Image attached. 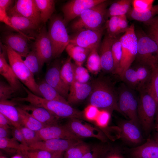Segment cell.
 <instances>
[{"label":"cell","instance_id":"obj_21","mask_svg":"<svg viewBox=\"0 0 158 158\" xmlns=\"http://www.w3.org/2000/svg\"><path fill=\"white\" fill-rule=\"evenodd\" d=\"M121 136L125 141L134 144H138L142 140V137L138 126L131 121L121 122L119 126Z\"/></svg>","mask_w":158,"mask_h":158},{"label":"cell","instance_id":"obj_6","mask_svg":"<svg viewBox=\"0 0 158 158\" xmlns=\"http://www.w3.org/2000/svg\"><path fill=\"white\" fill-rule=\"evenodd\" d=\"M122 55L117 75L120 78L131 66L135 61L137 54V40L133 24L121 36Z\"/></svg>","mask_w":158,"mask_h":158},{"label":"cell","instance_id":"obj_51","mask_svg":"<svg viewBox=\"0 0 158 158\" xmlns=\"http://www.w3.org/2000/svg\"><path fill=\"white\" fill-rule=\"evenodd\" d=\"M15 2L12 0H0V7L7 12L13 6Z\"/></svg>","mask_w":158,"mask_h":158},{"label":"cell","instance_id":"obj_38","mask_svg":"<svg viewBox=\"0 0 158 158\" xmlns=\"http://www.w3.org/2000/svg\"><path fill=\"white\" fill-rule=\"evenodd\" d=\"M106 34L110 37L115 38L121 34L119 22V16H114L107 20L105 24Z\"/></svg>","mask_w":158,"mask_h":158},{"label":"cell","instance_id":"obj_19","mask_svg":"<svg viewBox=\"0 0 158 158\" xmlns=\"http://www.w3.org/2000/svg\"><path fill=\"white\" fill-rule=\"evenodd\" d=\"M92 90V84L75 81L70 86L67 101L69 104L78 103L89 97Z\"/></svg>","mask_w":158,"mask_h":158},{"label":"cell","instance_id":"obj_1","mask_svg":"<svg viewBox=\"0 0 158 158\" xmlns=\"http://www.w3.org/2000/svg\"><path fill=\"white\" fill-rule=\"evenodd\" d=\"M92 90L89 97L90 104L109 113L113 110L120 112L117 90L110 81L99 78L92 84Z\"/></svg>","mask_w":158,"mask_h":158},{"label":"cell","instance_id":"obj_10","mask_svg":"<svg viewBox=\"0 0 158 158\" xmlns=\"http://www.w3.org/2000/svg\"><path fill=\"white\" fill-rule=\"evenodd\" d=\"M35 38L32 50L36 54L43 66L53 58L51 42L45 26L41 28Z\"/></svg>","mask_w":158,"mask_h":158},{"label":"cell","instance_id":"obj_52","mask_svg":"<svg viewBox=\"0 0 158 158\" xmlns=\"http://www.w3.org/2000/svg\"><path fill=\"white\" fill-rule=\"evenodd\" d=\"M10 126H12L10 121L4 115L0 113V127L8 128H11Z\"/></svg>","mask_w":158,"mask_h":158},{"label":"cell","instance_id":"obj_50","mask_svg":"<svg viewBox=\"0 0 158 158\" xmlns=\"http://www.w3.org/2000/svg\"><path fill=\"white\" fill-rule=\"evenodd\" d=\"M104 150V147L103 146H98L86 153L81 158H97Z\"/></svg>","mask_w":158,"mask_h":158},{"label":"cell","instance_id":"obj_42","mask_svg":"<svg viewBox=\"0 0 158 158\" xmlns=\"http://www.w3.org/2000/svg\"><path fill=\"white\" fill-rule=\"evenodd\" d=\"M75 81L82 83H88L90 76L87 69L82 65L73 63Z\"/></svg>","mask_w":158,"mask_h":158},{"label":"cell","instance_id":"obj_41","mask_svg":"<svg viewBox=\"0 0 158 158\" xmlns=\"http://www.w3.org/2000/svg\"><path fill=\"white\" fill-rule=\"evenodd\" d=\"M28 147L22 145L13 138H0V148L1 150H13L20 152Z\"/></svg>","mask_w":158,"mask_h":158},{"label":"cell","instance_id":"obj_33","mask_svg":"<svg viewBox=\"0 0 158 158\" xmlns=\"http://www.w3.org/2000/svg\"><path fill=\"white\" fill-rule=\"evenodd\" d=\"M71 59L70 57L67 58L63 62L60 71L62 79L69 86L75 81L73 63H72Z\"/></svg>","mask_w":158,"mask_h":158},{"label":"cell","instance_id":"obj_4","mask_svg":"<svg viewBox=\"0 0 158 158\" xmlns=\"http://www.w3.org/2000/svg\"><path fill=\"white\" fill-rule=\"evenodd\" d=\"M66 26L63 17L60 15H53L49 19L47 32L51 44L53 58L59 57L70 43V36Z\"/></svg>","mask_w":158,"mask_h":158},{"label":"cell","instance_id":"obj_43","mask_svg":"<svg viewBox=\"0 0 158 158\" xmlns=\"http://www.w3.org/2000/svg\"><path fill=\"white\" fill-rule=\"evenodd\" d=\"M144 23L148 27L147 34L155 42L158 47V15Z\"/></svg>","mask_w":158,"mask_h":158},{"label":"cell","instance_id":"obj_53","mask_svg":"<svg viewBox=\"0 0 158 158\" xmlns=\"http://www.w3.org/2000/svg\"><path fill=\"white\" fill-rule=\"evenodd\" d=\"M9 128L0 127V138H9Z\"/></svg>","mask_w":158,"mask_h":158},{"label":"cell","instance_id":"obj_24","mask_svg":"<svg viewBox=\"0 0 158 158\" xmlns=\"http://www.w3.org/2000/svg\"><path fill=\"white\" fill-rule=\"evenodd\" d=\"M0 73L16 91L20 90L23 87L10 64L7 62L4 52L1 51Z\"/></svg>","mask_w":158,"mask_h":158},{"label":"cell","instance_id":"obj_18","mask_svg":"<svg viewBox=\"0 0 158 158\" xmlns=\"http://www.w3.org/2000/svg\"><path fill=\"white\" fill-rule=\"evenodd\" d=\"M115 38L110 37L106 34L101 43L99 53L102 70L105 72L113 73L114 65L112 46Z\"/></svg>","mask_w":158,"mask_h":158},{"label":"cell","instance_id":"obj_31","mask_svg":"<svg viewBox=\"0 0 158 158\" xmlns=\"http://www.w3.org/2000/svg\"><path fill=\"white\" fill-rule=\"evenodd\" d=\"M38 85L42 97L48 100L58 101L68 103L66 99L45 80L42 82Z\"/></svg>","mask_w":158,"mask_h":158},{"label":"cell","instance_id":"obj_12","mask_svg":"<svg viewBox=\"0 0 158 158\" xmlns=\"http://www.w3.org/2000/svg\"><path fill=\"white\" fill-rule=\"evenodd\" d=\"M61 66V62L59 59H56L52 62L47 71L45 80L66 99L70 86L64 82L61 77L60 71Z\"/></svg>","mask_w":158,"mask_h":158},{"label":"cell","instance_id":"obj_2","mask_svg":"<svg viewBox=\"0 0 158 158\" xmlns=\"http://www.w3.org/2000/svg\"><path fill=\"white\" fill-rule=\"evenodd\" d=\"M109 2L105 0L83 11L71 24L72 30L75 32L84 29L97 30L103 27Z\"/></svg>","mask_w":158,"mask_h":158},{"label":"cell","instance_id":"obj_36","mask_svg":"<svg viewBox=\"0 0 158 158\" xmlns=\"http://www.w3.org/2000/svg\"><path fill=\"white\" fill-rule=\"evenodd\" d=\"M119 35L115 38L112 46V52L114 61L113 73L117 75L122 55V44Z\"/></svg>","mask_w":158,"mask_h":158},{"label":"cell","instance_id":"obj_37","mask_svg":"<svg viewBox=\"0 0 158 158\" xmlns=\"http://www.w3.org/2000/svg\"><path fill=\"white\" fill-rule=\"evenodd\" d=\"M152 75L147 88L154 98L158 106V59L152 64Z\"/></svg>","mask_w":158,"mask_h":158},{"label":"cell","instance_id":"obj_29","mask_svg":"<svg viewBox=\"0 0 158 158\" xmlns=\"http://www.w3.org/2000/svg\"><path fill=\"white\" fill-rule=\"evenodd\" d=\"M158 15V4L153 5L149 10L143 12H138L131 7L126 16L129 18L145 23Z\"/></svg>","mask_w":158,"mask_h":158},{"label":"cell","instance_id":"obj_17","mask_svg":"<svg viewBox=\"0 0 158 158\" xmlns=\"http://www.w3.org/2000/svg\"><path fill=\"white\" fill-rule=\"evenodd\" d=\"M11 22L17 32L25 36L35 37L41 28L40 25L31 20L20 16H9Z\"/></svg>","mask_w":158,"mask_h":158},{"label":"cell","instance_id":"obj_5","mask_svg":"<svg viewBox=\"0 0 158 158\" xmlns=\"http://www.w3.org/2000/svg\"><path fill=\"white\" fill-rule=\"evenodd\" d=\"M137 113L140 124L147 133L151 129L158 106L147 87L139 92Z\"/></svg>","mask_w":158,"mask_h":158},{"label":"cell","instance_id":"obj_9","mask_svg":"<svg viewBox=\"0 0 158 158\" xmlns=\"http://www.w3.org/2000/svg\"><path fill=\"white\" fill-rule=\"evenodd\" d=\"M8 16H22L40 25L42 23L40 13L35 0H18L7 12Z\"/></svg>","mask_w":158,"mask_h":158},{"label":"cell","instance_id":"obj_22","mask_svg":"<svg viewBox=\"0 0 158 158\" xmlns=\"http://www.w3.org/2000/svg\"><path fill=\"white\" fill-rule=\"evenodd\" d=\"M16 104L13 100L0 101V113L10 121L13 126L20 129L22 125Z\"/></svg>","mask_w":158,"mask_h":158},{"label":"cell","instance_id":"obj_30","mask_svg":"<svg viewBox=\"0 0 158 158\" xmlns=\"http://www.w3.org/2000/svg\"><path fill=\"white\" fill-rule=\"evenodd\" d=\"M17 107L18 111L22 126L35 131H39L45 126L20 107Z\"/></svg>","mask_w":158,"mask_h":158},{"label":"cell","instance_id":"obj_45","mask_svg":"<svg viewBox=\"0 0 158 158\" xmlns=\"http://www.w3.org/2000/svg\"><path fill=\"white\" fill-rule=\"evenodd\" d=\"M20 129L28 146L41 141L36 131L23 126H21Z\"/></svg>","mask_w":158,"mask_h":158},{"label":"cell","instance_id":"obj_26","mask_svg":"<svg viewBox=\"0 0 158 158\" xmlns=\"http://www.w3.org/2000/svg\"><path fill=\"white\" fill-rule=\"evenodd\" d=\"M133 67L136 71L139 81V92L147 88L149 85L152 75V66L136 63Z\"/></svg>","mask_w":158,"mask_h":158},{"label":"cell","instance_id":"obj_47","mask_svg":"<svg viewBox=\"0 0 158 158\" xmlns=\"http://www.w3.org/2000/svg\"><path fill=\"white\" fill-rule=\"evenodd\" d=\"M110 118V113L107 111L102 110L99 111L95 121L98 126L104 127L107 125Z\"/></svg>","mask_w":158,"mask_h":158},{"label":"cell","instance_id":"obj_48","mask_svg":"<svg viewBox=\"0 0 158 158\" xmlns=\"http://www.w3.org/2000/svg\"><path fill=\"white\" fill-rule=\"evenodd\" d=\"M99 111L97 107L90 104L83 111L87 120L95 121Z\"/></svg>","mask_w":158,"mask_h":158},{"label":"cell","instance_id":"obj_60","mask_svg":"<svg viewBox=\"0 0 158 158\" xmlns=\"http://www.w3.org/2000/svg\"><path fill=\"white\" fill-rule=\"evenodd\" d=\"M157 128L158 130V124H157Z\"/></svg>","mask_w":158,"mask_h":158},{"label":"cell","instance_id":"obj_16","mask_svg":"<svg viewBox=\"0 0 158 158\" xmlns=\"http://www.w3.org/2000/svg\"><path fill=\"white\" fill-rule=\"evenodd\" d=\"M40 140L53 139L81 140L66 126L57 124L47 126L36 131Z\"/></svg>","mask_w":158,"mask_h":158},{"label":"cell","instance_id":"obj_25","mask_svg":"<svg viewBox=\"0 0 158 158\" xmlns=\"http://www.w3.org/2000/svg\"><path fill=\"white\" fill-rule=\"evenodd\" d=\"M132 0H119L111 4L107 10L106 19L114 16L126 15L131 7Z\"/></svg>","mask_w":158,"mask_h":158},{"label":"cell","instance_id":"obj_39","mask_svg":"<svg viewBox=\"0 0 158 158\" xmlns=\"http://www.w3.org/2000/svg\"><path fill=\"white\" fill-rule=\"evenodd\" d=\"M25 58L24 62L31 72L34 75L38 73L43 66L35 52L30 51Z\"/></svg>","mask_w":158,"mask_h":158},{"label":"cell","instance_id":"obj_54","mask_svg":"<svg viewBox=\"0 0 158 158\" xmlns=\"http://www.w3.org/2000/svg\"><path fill=\"white\" fill-rule=\"evenodd\" d=\"M63 152H57L53 153L51 158H62Z\"/></svg>","mask_w":158,"mask_h":158},{"label":"cell","instance_id":"obj_7","mask_svg":"<svg viewBox=\"0 0 158 158\" xmlns=\"http://www.w3.org/2000/svg\"><path fill=\"white\" fill-rule=\"evenodd\" d=\"M137 40L136 63L151 66L158 59V47L155 42L144 32L135 30Z\"/></svg>","mask_w":158,"mask_h":158},{"label":"cell","instance_id":"obj_28","mask_svg":"<svg viewBox=\"0 0 158 158\" xmlns=\"http://www.w3.org/2000/svg\"><path fill=\"white\" fill-rule=\"evenodd\" d=\"M40 12L42 23L45 24L49 20L55 10V1L54 0H35Z\"/></svg>","mask_w":158,"mask_h":158},{"label":"cell","instance_id":"obj_23","mask_svg":"<svg viewBox=\"0 0 158 158\" xmlns=\"http://www.w3.org/2000/svg\"><path fill=\"white\" fill-rule=\"evenodd\" d=\"M131 155L133 158H158V143L148 139L142 145L133 148Z\"/></svg>","mask_w":158,"mask_h":158},{"label":"cell","instance_id":"obj_14","mask_svg":"<svg viewBox=\"0 0 158 158\" xmlns=\"http://www.w3.org/2000/svg\"><path fill=\"white\" fill-rule=\"evenodd\" d=\"M33 39L34 38L18 32H7L4 34L2 40L5 45L9 47L22 57H25L30 51L29 41Z\"/></svg>","mask_w":158,"mask_h":158},{"label":"cell","instance_id":"obj_57","mask_svg":"<svg viewBox=\"0 0 158 158\" xmlns=\"http://www.w3.org/2000/svg\"><path fill=\"white\" fill-rule=\"evenodd\" d=\"M109 158H121L118 156H114L111 157H110Z\"/></svg>","mask_w":158,"mask_h":158},{"label":"cell","instance_id":"obj_34","mask_svg":"<svg viewBox=\"0 0 158 158\" xmlns=\"http://www.w3.org/2000/svg\"><path fill=\"white\" fill-rule=\"evenodd\" d=\"M123 83L132 89L139 91L140 84L137 73L133 67H130L120 77Z\"/></svg>","mask_w":158,"mask_h":158},{"label":"cell","instance_id":"obj_15","mask_svg":"<svg viewBox=\"0 0 158 158\" xmlns=\"http://www.w3.org/2000/svg\"><path fill=\"white\" fill-rule=\"evenodd\" d=\"M82 141L81 140L53 139L40 141L29 147L53 153L59 152H64L69 148Z\"/></svg>","mask_w":158,"mask_h":158},{"label":"cell","instance_id":"obj_8","mask_svg":"<svg viewBox=\"0 0 158 158\" xmlns=\"http://www.w3.org/2000/svg\"><path fill=\"white\" fill-rule=\"evenodd\" d=\"M104 29V25L97 30H79L70 36L69 43L90 50L96 47H99Z\"/></svg>","mask_w":158,"mask_h":158},{"label":"cell","instance_id":"obj_35","mask_svg":"<svg viewBox=\"0 0 158 158\" xmlns=\"http://www.w3.org/2000/svg\"><path fill=\"white\" fill-rule=\"evenodd\" d=\"M90 150V146L82 141L65 151L64 158H81Z\"/></svg>","mask_w":158,"mask_h":158},{"label":"cell","instance_id":"obj_44","mask_svg":"<svg viewBox=\"0 0 158 158\" xmlns=\"http://www.w3.org/2000/svg\"><path fill=\"white\" fill-rule=\"evenodd\" d=\"M154 1V0H132V8L138 12H145L152 7Z\"/></svg>","mask_w":158,"mask_h":158},{"label":"cell","instance_id":"obj_55","mask_svg":"<svg viewBox=\"0 0 158 158\" xmlns=\"http://www.w3.org/2000/svg\"><path fill=\"white\" fill-rule=\"evenodd\" d=\"M11 158H24L22 155L17 154L15 155Z\"/></svg>","mask_w":158,"mask_h":158},{"label":"cell","instance_id":"obj_40","mask_svg":"<svg viewBox=\"0 0 158 158\" xmlns=\"http://www.w3.org/2000/svg\"><path fill=\"white\" fill-rule=\"evenodd\" d=\"M24 158H51L53 153L41 150L27 147L20 152Z\"/></svg>","mask_w":158,"mask_h":158},{"label":"cell","instance_id":"obj_32","mask_svg":"<svg viewBox=\"0 0 158 158\" xmlns=\"http://www.w3.org/2000/svg\"><path fill=\"white\" fill-rule=\"evenodd\" d=\"M99 48L96 47L91 49L86 60L87 69L94 74H97L102 69L100 58L98 52Z\"/></svg>","mask_w":158,"mask_h":158},{"label":"cell","instance_id":"obj_13","mask_svg":"<svg viewBox=\"0 0 158 158\" xmlns=\"http://www.w3.org/2000/svg\"><path fill=\"white\" fill-rule=\"evenodd\" d=\"M83 121L76 118H69L65 125L73 133L80 139L94 138L102 141L105 140V137L99 130Z\"/></svg>","mask_w":158,"mask_h":158},{"label":"cell","instance_id":"obj_3","mask_svg":"<svg viewBox=\"0 0 158 158\" xmlns=\"http://www.w3.org/2000/svg\"><path fill=\"white\" fill-rule=\"evenodd\" d=\"M3 47L7 54L9 64L18 79L31 92L42 97L34 75L26 66L22 57L8 46L4 44Z\"/></svg>","mask_w":158,"mask_h":158},{"label":"cell","instance_id":"obj_27","mask_svg":"<svg viewBox=\"0 0 158 158\" xmlns=\"http://www.w3.org/2000/svg\"><path fill=\"white\" fill-rule=\"evenodd\" d=\"M66 50L71 59L77 64L82 65L86 61L91 50L87 49L69 43L66 48Z\"/></svg>","mask_w":158,"mask_h":158},{"label":"cell","instance_id":"obj_59","mask_svg":"<svg viewBox=\"0 0 158 158\" xmlns=\"http://www.w3.org/2000/svg\"><path fill=\"white\" fill-rule=\"evenodd\" d=\"M0 158H6L3 156H1Z\"/></svg>","mask_w":158,"mask_h":158},{"label":"cell","instance_id":"obj_56","mask_svg":"<svg viewBox=\"0 0 158 158\" xmlns=\"http://www.w3.org/2000/svg\"><path fill=\"white\" fill-rule=\"evenodd\" d=\"M156 116L157 120L158 121V108L157 112L156 113Z\"/></svg>","mask_w":158,"mask_h":158},{"label":"cell","instance_id":"obj_11","mask_svg":"<svg viewBox=\"0 0 158 158\" xmlns=\"http://www.w3.org/2000/svg\"><path fill=\"white\" fill-rule=\"evenodd\" d=\"M105 0H71L65 3L61 11L63 21L66 25L79 17L84 11L100 3Z\"/></svg>","mask_w":158,"mask_h":158},{"label":"cell","instance_id":"obj_49","mask_svg":"<svg viewBox=\"0 0 158 158\" xmlns=\"http://www.w3.org/2000/svg\"><path fill=\"white\" fill-rule=\"evenodd\" d=\"M11 134L13 138L25 146H28L20 129H18L13 126L11 127Z\"/></svg>","mask_w":158,"mask_h":158},{"label":"cell","instance_id":"obj_58","mask_svg":"<svg viewBox=\"0 0 158 158\" xmlns=\"http://www.w3.org/2000/svg\"><path fill=\"white\" fill-rule=\"evenodd\" d=\"M155 140L158 143V137Z\"/></svg>","mask_w":158,"mask_h":158},{"label":"cell","instance_id":"obj_20","mask_svg":"<svg viewBox=\"0 0 158 158\" xmlns=\"http://www.w3.org/2000/svg\"><path fill=\"white\" fill-rule=\"evenodd\" d=\"M45 126L57 124L58 118L45 109L31 104L19 106Z\"/></svg>","mask_w":158,"mask_h":158},{"label":"cell","instance_id":"obj_46","mask_svg":"<svg viewBox=\"0 0 158 158\" xmlns=\"http://www.w3.org/2000/svg\"><path fill=\"white\" fill-rule=\"evenodd\" d=\"M16 91L8 84L2 81L0 82V101L11 98Z\"/></svg>","mask_w":158,"mask_h":158}]
</instances>
